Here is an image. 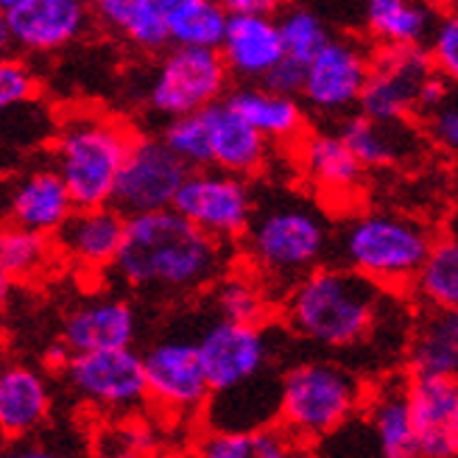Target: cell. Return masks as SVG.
Returning a JSON list of instances; mask_svg holds the SVG:
<instances>
[{
    "label": "cell",
    "mask_w": 458,
    "mask_h": 458,
    "mask_svg": "<svg viewBox=\"0 0 458 458\" xmlns=\"http://www.w3.org/2000/svg\"><path fill=\"white\" fill-rule=\"evenodd\" d=\"M146 394L171 411H196L210 400V386L204 377L196 338L191 335H159L140 352Z\"/></svg>",
    "instance_id": "obj_14"
},
{
    "label": "cell",
    "mask_w": 458,
    "mask_h": 458,
    "mask_svg": "<svg viewBox=\"0 0 458 458\" xmlns=\"http://www.w3.org/2000/svg\"><path fill=\"white\" fill-rule=\"evenodd\" d=\"M196 350L210 397L238 392L268 377L271 341L266 325H235L213 318L196 335Z\"/></svg>",
    "instance_id": "obj_8"
},
{
    "label": "cell",
    "mask_w": 458,
    "mask_h": 458,
    "mask_svg": "<svg viewBox=\"0 0 458 458\" xmlns=\"http://www.w3.org/2000/svg\"><path fill=\"white\" fill-rule=\"evenodd\" d=\"M226 12H241V14H274L271 0H226L224 4Z\"/></svg>",
    "instance_id": "obj_42"
},
{
    "label": "cell",
    "mask_w": 458,
    "mask_h": 458,
    "mask_svg": "<svg viewBox=\"0 0 458 458\" xmlns=\"http://www.w3.org/2000/svg\"><path fill=\"white\" fill-rule=\"evenodd\" d=\"M241 243L251 277L268 296H285L310 271L327 263L333 224L318 201L277 188L255 193V210Z\"/></svg>",
    "instance_id": "obj_2"
},
{
    "label": "cell",
    "mask_w": 458,
    "mask_h": 458,
    "mask_svg": "<svg viewBox=\"0 0 458 458\" xmlns=\"http://www.w3.org/2000/svg\"><path fill=\"white\" fill-rule=\"evenodd\" d=\"M433 76L425 48H380L372 54L358 114L377 123L411 121L425 81Z\"/></svg>",
    "instance_id": "obj_12"
},
{
    "label": "cell",
    "mask_w": 458,
    "mask_h": 458,
    "mask_svg": "<svg viewBox=\"0 0 458 458\" xmlns=\"http://www.w3.org/2000/svg\"><path fill=\"white\" fill-rule=\"evenodd\" d=\"M12 51H14V45H12V34H9V26H6V17H4V12H0V59L12 56Z\"/></svg>",
    "instance_id": "obj_43"
},
{
    "label": "cell",
    "mask_w": 458,
    "mask_h": 458,
    "mask_svg": "<svg viewBox=\"0 0 458 458\" xmlns=\"http://www.w3.org/2000/svg\"><path fill=\"white\" fill-rule=\"evenodd\" d=\"M93 17L121 37L123 42L143 51H163L168 48V31H165V12L163 0H98Z\"/></svg>",
    "instance_id": "obj_29"
},
{
    "label": "cell",
    "mask_w": 458,
    "mask_h": 458,
    "mask_svg": "<svg viewBox=\"0 0 458 458\" xmlns=\"http://www.w3.org/2000/svg\"><path fill=\"white\" fill-rule=\"evenodd\" d=\"M422 131L430 146H437L450 157H458V87H450L442 104L425 114Z\"/></svg>",
    "instance_id": "obj_38"
},
{
    "label": "cell",
    "mask_w": 458,
    "mask_h": 458,
    "mask_svg": "<svg viewBox=\"0 0 458 458\" xmlns=\"http://www.w3.org/2000/svg\"><path fill=\"white\" fill-rule=\"evenodd\" d=\"M204 129H208L210 146V168L229 176L249 179L266 168L268 163V140L251 129L241 114H235L224 101L201 112Z\"/></svg>",
    "instance_id": "obj_22"
},
{
    "label": "cell",
    "mask_w": 458,
    "mask_h": 458,
    "mask_svg": "<svg viewBox=\"0 0 458 458\" xmlns=\"http://www.w3.org/2000/svg\"><path fill=\"white\" fill-rule=\"evenodd\" d=\"M224 104L268 143H296L305 134V106L300 98L277 96L263 84H238L226 89Z\"/></svg>",
    "instance_id": "obj_25"
},
{
    "label": "cell",
    "mask_w": 458,
    "mask_h": 458,
    "mask_svg": "<svg viewBox=\"0 0 458 458\" xmlns=\"http://www.w3.org/2000/svg\"><path fill=\"white\" fill-rule=\"evenodd\" d=\"M296 143H300L296 148L300 168L318 196L330 204H350L358 199L366 171L335 131H308Z\"/></svg>",
    "instance_id": "obj_20"
},
{
    "label": "cell",
    "mask_w": 458,
    "mask_h": 458,
    "mask_svg": "<svg viewBox=\"0 0 458 458\" xmlns=\"http://www.w3.org/2000/svg\"><path fill=\"white\" fill-rule=\"evenodd\" d=\"M126 218L114 208L73 210L54 235V243L67 260L81 268H106L118 258Z\"/></svg>",
    "instance_id": "obj_23"
},
{
    "label": "cell",
    "mask_w": 458,
    "mask_h": 458,
    "mask_svg": "<svg viewBox=\"0 0 458 458\" xmlns=\"http://www.w3.org/2000/svg\"><path fill=\"white\" fill-rule=\"evenodd\" d=\"M425 54L433 73L445 79L450 87H458V9L437 17Z\"/></svg>",
    "instance_id": "obj_37"
},
{
    "label": "cell",
    "mask_w": 458,
    "mask_h": 458,
    "mask_svg": "<svg viewBox=\"0 0 458 458\" xmlns=\"http://www.w3.org/2000/svg\"><path fill=\"white\" fill-rule=\"evenodd\" d=\"M168 48H201L218 51L226 9L216 0H163Z\"/></svg>",
    "instance_id": "obj_31"
},
{
    "label": "cell",
    "mask_w": 458,
    "mask_h": 458,
    "mask_svg": "<svg viewBox=\"0 0 458 458\" xmlns=\"http://www.w3.org/2000/svg\"><path fill=\"white\" fill-rule=\"evenodd\" d=\"M64 380L84 403L106 411H129L146 403L143 358L137 350L79 352L64 363Z\"/></svg>",
    "instance_id": "obj_13"
},
{
    "label": "cell",
    "mask_w": 458,
    "mask_h": 458,
    "mask_svg": "<svg viewBox=\"0 0 458 458\" xmlns=\"http://www.w3.org/2000/svg\"><path fill=\"white\" fill-rule=\"evenodd\" d=\"M185 176L188 168L163 146L159 137L137 134L118 182H114L109 208H114L123 218L171 210Z\"/></svg>",
    "instance_id": "obj_11"
},
{
    "label": "cell",
    "mask_w": 458,
    "mask_h": 458,
    "mask_svg": "<svg viewBox=\"0 0 458 458\" xmlns=\"http://www.w3.org/2000/svg\"><path fill=\"white\" fill-rule=\"evenodd\" d=\"M12 45L29 54H48L71 45L93 17L81 0H0Z\"/></svg>",
    "instance_id": "obj_15"
},
{
    "label": "cell",
    "mask_w": 458,
    "mask_h": 458,
    "mask_svg": "<svg viewBox=\"0 0 458 458\" xmlns=\"http://www.w3.org/2000/svg\"><path fill=\"white\" fill-rule=\"evenodd\" d=\"M341 143L350 148V154L360 163L363 171L369 168H400L411 165L422 154V131L411 121L377 123L363 118V114H350L335 129Z\"/></svg>",
    "instance_id": "obj_21"
},
{
    "label": "cell",
    "mask_w": 458,
    "mask_h": 458,
    "mask_svg": "<svg viewBox=\"0 0 458 458\" xmlns=\"http://www.w3.org/2000/svg\"><path fill=\"white\" fill-rule=\"evenodd\" d=\"M366 403L360 377L338 360L310 358L283 372L277 422L302 445L347 425Z\"/></svg>",
    "instance_id": "obj_6"
},
{
    "label": "cell",
    "mask_w": 458,
    "mask_h": 458,
    "mask_svg": "<svg viewBox=\"0 0 458 458\" xmlns=\"http://www.w3.org/2000/svg\"><path fill=\"white\" fill-rule=\"evenodd\" d=\"M4 341H6V327H4V318H0V350H4Z\"/></svg>",
    "instance_id": "obj_45"
},
{
    "label": "cell",
    "mask_w": 458,
    "mask_h": 458,
    "mask_svg": "<svg viewBox=\"0 0 458 458\" xmlns=\"http://www.w3.org/2000/svg\"><path fill=\"white\" fill-rule=\"evenodd\" d=\"M196 458H310L308 445L293 439L280 425L251 430H210L196 445Z\"/></svg>",
    "instance_id": "obj_30"
},
{
    "label": "cell",
    "mask_w": 458,
    "mask_h": 458,
    "mask_svg": "<svg viewBox=\"0 0 458 458\" xmlns=\"http://www.w3.org/2000/svg\"><path fill=\"white\" fill-rule=\"evenodd\" d=\"M163 146L179 159L182 165L191 171L210 168V146H208V129H204L201 112L188 114V118H176L163 126L159 134Z\"/></svg>",
    "instance_id": "obj_36"
},
{
    "label": "cell",
    "mask_w": 458,
    "mask_h": 458,
    "mask_svg": "<svg viewBox=\"0 0 458 458\" xmlns=\"http://www.w3.org/2000/svg\"><path fill=\"white\" fill-rule=\"evenodd\" d=\"M400 296L338 263L310 271L283 296L285 325L316 347L352 350L400 313Z\"/></svg>",
    "instance_id": "obj_3"
},
{
    "label": "cell",
    "mask_w": 458,
    "mask_h": 458,
    "mask_svg": "<svg viewBox=\"0 0 458 458\" xmlns=\"http://www.w3.org/2000/svg\"><path fill=\"white\" fill-rule=\"evenodd\" d=\"M134 137L123 121L96 112L73 114L62 123L54 143V171L76 210L109 208Z\"/></svg>",
    "instance_id": "obj_5"
},
{
    "label": "cell",
    "mask_w": 458,
    "mask_h": 458,
    "mask_svg": "<svg viewBox=\"0 0 458 458\" xmlns=\"http://www.w3.org/2000/svg\"><path fill=\"white\" fill-rule=\"evenodd\" d=\"M54 392L31 363L0 360V437L6 442L31 439L48 425Z\"/></svg>",
    "instance_id": "obj_18"
},
{
    "label": "cell",
    "mask_w": 458,
    "mask_h": 458,
    "mask_svg": "<svg viewBox=\"0 0 458 458\" xmlns=\"http://www.w3.org/2000/svg\"><path fill=\"white\" fill-rule=\"evenodd\" d=\"M277 29H280L285 59L302 67L322 51L333 37L325 17L308 6H288L283 14H277Z\"/></svg>",
    "instance_id": "obj_34"
},
{
    "label": "cell",
    "mask_w": 458,
    "mask_h": 458,
    "mask_svg": "<svg viewBox=\"0 0 458 458\" xmlns=\"http://www.w3.org/2000/svg\"><path fill=\"white\" fill-rule=\"evenodd\" d=\"M73 201L67 193L64 182L54 168L31 171L14 182L9 191V216L14 226L29 229L34 235H56L59 226L71 218Z\"/></svg>",
    "instance_id": "obj_24"
},
{
    "label": "cell",
    "mask_w": 458,
    "mask_h": 458,
    "mask_svg": "<svg viewBox=\"0 0 458 458\" xmlns=\"http://www.w3.org/2000/svg\"><path fill=\"white\" fill-rule=\"evenodd\" d=\"M433 243L430 226L397 210H363L344 218L333 229V255L383 291H405L414 285Z\"/></svg>",
    "instance_id": "obj_4"
},
{
    "label": "cell",
    "mask_w": 458,
    "mask_h": 458,
    "mask_svg": "<svg viewBox=\"0 0 458 458\" xmlns=\"http://www.w3.org/2000/svg\"><path fill=\"white\" fill-rule=\"evenodd\" d=\"M229 73L218 51L168 48L154 67L146 101L159 118H188L224 101Z\"/></svg>",
    "instance_id": "obj_7"
},
{
    "label": "cell",
    "mask_w": 458,
    "mask_h": 458,
    "mask_svg": "<svg viewBox=\"0 0 458 458\" xmlns=\"http://www.w3.org/2000/svg\"><path fill=\"white\" fill-rule=\"evenodd\" d=\"M420 458H458V380L408 375Z\"/></svg>",
    "instance_id": "obj_16"
},
{
    "label": "cell",
    "mask_w": 458,
    "mask_h": 458,
    "mask_svg": "<svg viewBox=\"0 0 458 458\" xmlns=\"http://www.w3.org/2000/svg\"><path fill=\"white\" fill-rule=\"evenodd\" d=\"M6 445H9V442H6L4 437H0V453H4V447H6Z\"/></svg>",
    "instance_id": "obj_46"
},
{
    "label": "cell",
    "mask_w": 458,
    "mask_h": 458,
    "mask_svg": "<svg viewBox=\"0 0 458 458\" xmlns=\"http://www.w3.org/2000/svg\"><path fill=\"white\" fill-rule=\"evenodd\" d=\"M37 93V76L34 71L14 56L0 59V118L17 106L29 104Z\"/></svg>",
    "instance_id": "obj_39"
},
{
    "label": "cell",
    "mask_w": 458,
    "mask_h": 458,
    "mask_svg": "<svg viewBox=\"0 0 458 458\" xmlns=\"http://www.w3.org/2000/svg\"><path fill=\"white\" fill-rule=\"evenodd\" d=\"M137 335H140V316L131 302L118 300V296L89 300L73 308L62 327V344L71 355L134 350Z\"/></svg>",
    "instance_id": "obj_19"
},
{
    "label": "cell",
    "mask_w": 458,
    "mask_h": 458,
    "mask_svg": "<svg viewBox=\"0 0 458 458\" xmlns=\"http://www.w3.org/2000/svg\"><path fill=\"white\" fill-rule=\"evenodd\" d=\"M302 81H305V67L283 56L277 64L271 67V73H268L260 84H263L266 89H271V93H277V96L300 98V93H302Z\"/></svg>",
    "instance_id": "obj_41"
},
{
    "label": "cell",
    "mask_w": 458,
    "mask_h": 458,
    "mask_svg": "<svg viewBox=\"0 0 458 458\" xmlns=\"http://www.w3.org/2000/svg\"><path fill=\"white\" fill-rule=\"evenodd\" d=\"M372 51L358 37H330V42L305 64L300 98L318 118H350L358 112Z\"/></svg>",
    "instance_id": "obj_10"
},
{
    "label": "cell",
    "mask_w": 458,
    "mask_h": 458,
    "mask_svg": "<svg viewBox=\"0 0 458 458\" xmlns=\"http://www.w3.org/2000/svg\"><path fill=\"white\" fill-rule=\"evenodd\" d=\"M411 288L425 308L458 310V238L450 235L433 243Z\"/></svg>",
    "instance_id": "obj_32"
},
{
    "label": "cell",
    "mask_w": 458,
    "mask_h": 458,
    "mask_svg": "<svg viewBox=\"0 0 458 458\" xmlns=\"http://www.w3.org/2000/svg\"><path fill=\"white\" fill-rule=\"evenodd\" d=\"M51 243L20 226H0V271L17 280H29L48 266Z\"/></svg>",
    "instance_id": "obj_35"
},
{
    "label": "cell",
    "mask_w": 458,
    "mask_h": 458,
    "mask_svg": "<svg viewBox=\"0 0 458 458\" xmlns=\"http://www.w3.org/2000/svg\"><path fill=\"white\" fill-rule=\"evenodd\" d=\"M224 243L208 238L174 210L126 218L114 274L154 300H179L216 285L226 274Z\"/></svg>",
    "instance_id": "obj_1"
},
{
    "label": "cell",
    "mask_w": 458,
    "mask_h": 458,
    "mask_svg": "<svg viewBox=\"0 0 458 458\" xmlns=\"http://www.w3.org/2000/svg\"><path fill=\"white\" fill-rule=\"evenodd\" d=\"M12 296H14V280L0 271V310H4L12 302Z\"/></svg>",
    "instance_id": "obj_44"
},
{
    "label": "cell",
    "mask_w": 458,
    "mask_h": 458,
    "mask_svg": "<svg viewBox=\"0 0 458 458\" xmlns=\"http://www.w3.org/2000/svg\"><path fill=\"white\" fill-rule=\"evenodd\" d=\"M218 56L229 76H238L243 84H260L271 73V67L285 56L277 14L226 12Z\"/></svg>",
    "instance_id": "obj_17"
},
{
    "label": "cell",
    "mask_w": 458,
    "mask_h": 458,
    "mask_svg": "<svg viewBox=\"0 0 458 458\" xmlns=\"http://www.w3.org/2000/svg\"><path fill=\"white\" fill-rule=\"evenodd\" d=\"M171 210L218 243L241 241L255 210V191L246 179L216 168L191 171Z\"/></svg>",
    "instance_id": "obj_9"
},
{
    "label": "cell",
    "mask_w": 458,
    "mask_h": 458,
    "mask_svg": "<svg viewBox=\"0 0 458 458\" xmlns=\"http://www.w3.org/2000/svg\"><path fill=\"white\" fill-rule=\"evenodd\" d=\"M437 17L430 6L414 0H369L363 26L380 48H425Z\"/></svg>",
    "instance_id": "obj_28"
},
{
    "label": "cell",
    "mask_w": 458,
    "mask_h": 458,
    "mask_svg": "<svg viewBox=\"0 0 458 458\" xmlns=\"http://www.w3.org/2000/svg\"><path fill=\"white\" fill-rule=\"evenodd\" d=\"M369 425L383 458H420L408 403V377H388L366 394Z\"/></svg>",
    "instance_id": "obj_27"
},
{
    "label": "cell",
    "mask_w": 458,
    "mask_h": 458,
    "mask_svg": "<svg viewBox=\"0 0 458 458\" xmlns=\"http://www.w3.org/2000/svg\"><path fill=\"white\" fill-rule=\"evenodd\" d=\"M271 296L251 274H224L213 285V308L216 318L235 325H266Z\"/></svg>",
    "instance_id": "obj_33"
},
{
    "label": "cell",
    "mask_w": 458,
    "mask_h": 458,
    "mask_svg": "<svg viewBox=\"0 0 458 458\" xmlns=\"http://www.w3.org/2000/svg\"><path fill=\"white\" fill-rule=\"evenodd\" d=\"M405 352L411 375L458 380V310L425 308L411 325Z\"/></svg>",
    "instance_id": "obj_26"
},
{
    "label": "cell",
    "mask_w": 458,
    "mask_h": 458,
    "mask_svg": "<svg viewBox=\"0 0 458 458\" xmlns=\"http://www.w3.org/2000/svg\"><path fill=\"white\" fill-rule=\"evenodd\" d=\"M0 458H84V453L73 445V442H64L59 437L54 439H22L14 445H6Z\"/></svg>",
    "instance_id": "obj_40"
}]
</instances>
